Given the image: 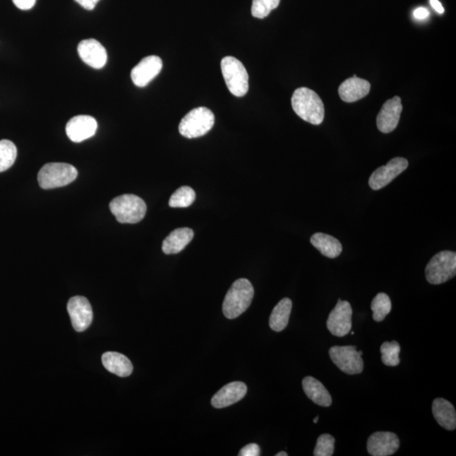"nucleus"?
I'll list each match as a JSON object with an SVG mask.
<instances>
[{
	"mask_svg": "<svg viewBox=\"0 0 456 456\" xmlns=\"http://www.w3.org/2000/svg\"><path fill=\"white\" fill-rule=\"evenodd\" d=\"M312 245L319 250L324 256L334 258L343 252V245L336 237L328 234L317 233L310 238Z\"/></svg>",
	"mask_w": 456,
	"mask_h": 456,
	"instance_id": "5701e85b",
	"label": "nucleus"
},
{
	"mask_svg": "<svg viewBox=\"0 0 456 456\" xmlns=\"http://www.w3.org/2000/svg\"><path fill=\"white\" fill-rule=\"evenodd\" d=\"M65 130L71 141L80 143L96 134L97 122L95 118L88 115H79L68 122Z\"/></svg>",
	"mask_w": 456,
	"mask_h": 456,
	"instance_id": "2eb2a0df",
	"label": "nucleus"
},
{
	"mask_svg": "<svg viewBox=\"0 0 456 456\" xmlns=\"http://www.w3.org/2000/svg\"><path fill=\"white\" fill-rule=\"evenodd\" d=\"M352 310L347 301L339 299L334 310L331 312L327 319V328L331 334L338 338H343L352 330Z\"/></svg>",
	"mask_w": 456,
	"mask_h": 456,
	"instance_id": "1a4fd4ad",
	"label": "nucleus"
},
{
	"mask_svg": "<svg viewBox=\"0 0 456 456\" xmlns=\"http://www.w3.org/2000/svg\"><path fill=\"white\" fill-rule=\"evenodd\" d=\"M382 361L386 366L396 367L400 364V344L397 342H385L380 347Z\"/></svg>",
	"mask_w": 456,
	"mask_h": 456,
	"instance_id": "cd10ccee",
	"label": "nucleus"
},
{
	"mask_svg": "<svg viewBox=\"0 0 456 456\" xmlns=\"http://www.w3.org/2000/svg\"><path fill=\"white\" fill-rule=\"evenodd\" d=\"M281 0H253L251 13L254 18L264 19L277 8Z\"/></svg>",
	"mask_w": 456,
	"mask_h": 456,
	"instance_id": "c85d7f7f",
	"label": "nucleus"
},
{
	"mask_svg": "<svg viewBox=\"0 0 456 456\" xmlns=\"http://www.w3.org/2000/svg\"><path fill=\"white\" fill-rule=\"evenodd\" d=\"M163 69V60L158 56H148L131 71V79L139 88H145L159 75Z\"/></svg>",
	"mask_w": 456,
	"mask_h": 456,
	"instance_id": "f8f14e48",
	"label": "nucleus"
},
{
	"mask_svg": "<svg viewBox=\"0 0 456 456\" xmlns=\"http://www.w3.org/2000/svg\"><path fill=\"white\" fill-rule=\"evenodd\" d=\"M318 422H319V417H316L314 419V422H315V423H317Z\"/></svg>",
	"mask_w": 456,
	"mask_h": 456,
	"instance_id": "e433bc0d",
	"label": "nucleus"
},
{
	"mask_svg": "<svg viewBox=\"0 0 456 456\" xmlns=\"http://www.w3.org/2000/svg\"><path fill=\"white\" fill-rule=\"evenodd\" d=\"M303 389L306 396L316 405L324 406V408L331 406L332 398L331 394L329 393L322 382L315 379V378L310 376L304 378Z\"/></svg>",
	"mask_w": 456,
	"mask_h": 456,
	"instance_id": "4be33fe9",
	"label": "nucleus"
},
{
	"mask_svg": "<svg viewBox=\"0 0 456 456\" xmlns=\"http://www.w3.org/2000/svg\"><path fill=\"white\" fill-rule=\"evenodd\" d=\"M75 1L83 7L84 9L92 11L96 7L97 4L99 2V0H75Z\"/></svg>",
	"mask_w": 456,
	"mask_h": 456,
	"instance_id": "473e14b6",
	"label": "nucleus"
},
{
	"mask_svg": "<svg viewBox=\"0 0 456 456\" xmlns=\"http://www.w3.org/2000/svg\"><path fill=\"white\" fill-rule=\"evenodd\" d=\"M12 1L16 7L22 11L31 10L36 4V0H12Z\"/></svg>",
	"mask_w": 456,
	"mask_h": 456,
	"instance_id": "2f4dec72",
	"label": "nucleus"
},
{
	"mask_svg": "<svg viewBox=\"0 0 456 456\" xmlns=\"http://www.w3.org/2000/svg\"><path fill=\"white\" fill-rule=\"evenodd\" d=\"M291 106L296 114L304 121L314 125H319L324 120L323 102L313 90L307 88L296 90L291 97Z\"/></svg>",
	"mask_w": 456,
	"mask_h": 456,
	"instance_id": "f257e3e1",
	"label": "nucleus"
},
{
	"mask_svg": "<svg viewBox=\"0 0 456 456\" xmlns=\"http://www.w3.org/2000/svg\"><path fill=\"white\" fill-rule=\"evenodd\" d=\"M371 85L366 80L361 79L356 75L343 82L338 92L342 100L346 102H354L361 99L371 92Z\"/></svg>",
	"mask_w": 456,
	"mask_h": 456,
	"instance_id": "a211bd4d",
	"label": "nucleus"
},
{
	"mask_svg": "<svg viewBox=\"0 0 456 456\" xmlns=\"http://www.w3.org/2000/svg\"><path fill=\"white\" fill-rule=\"evenodd\" d=\"M408 167V161L403 158L390 160L385 166H382L373 172L369 178V186L373 191H379L399 176Z\"/></svg>",
	"mask_w": 456,
	"mask_h": 456,
	"instance_id": "9d476101",
	"label": "nucleus"
},
{
	"mask_svg": "<svg viewBox=\"0 0 456 456\" xmlns=\"http://www.w3.org/2000/svg\"><path fill=\"white\" fill-rule=\"evenodd\" d=\"M276 455L277 456H287L289 455H287V453H286V452L282 451V452H279V453H277Z\"/></svg>",
	"mask_w": 456,
	"mask_h": 456,
	"instance_id": "c9c22d12",
	"label": "nucleus"
},
{
	"mask_svg": "<svg viewBox=\"0 0 456 456\" xmlns=\"http://www.w3.org/2000/svg\"><path fill=\"white\" fill-rule=\"evenodd\" d=\"M215 115L205 106L191 111L181 120L179 130L184 137L194 139L203 137L213 128Z\"/></svg>",
	"mask_w": 456,
	"mask_h": 456,
	"instance_id": "20e7f679",
	"label": "nucleus"
},
{
	"mask_svg": "<svg viewBox=\"0 0 456 456\" xmlns=\"http://www.w3.org/2000/svg\"><path fill=\"white\" fill-rule=\"evenodd\" d=\"M401 112L400 97H394L385 102L377 116V127L380 132L388 134L396 130L399 124Z\"/></svg>",
	"mask_w": 456,
	"mask_h": 456,
	"instance_id": "ddd939ff",
	"label": "nucleus"
},
{
	"mask_svg": "<svg viewBox=\"0 0 456 456\" xmlns=\"http://www.w3.org/2000/svg\"><path fill=\"white\" fill-rule=\"evenodd\" d=\"M330 357L340 371L347 375H359L364 371V360L355 346H335L330 349Z\"/></svg>",
	"mask_w": 456,
	"mask_h": 456,
	"instance_id": "6e6552de",
	"label": "nucleus"
},
{
	"mask_svg": "<svg viewBox=\"0 0 456 456\" xmlns=\"http://www.w3.org/2000/svg\"><path fill=\"white\" fill-rule=\"evenodd\" d=\"M431 6L434 8L435 11L438 14H443L445 12V9L441 5V3L438 0H430Z\"/></svg>",
	"mask_w": 456,
	"mask_h": 456,
	"instance_id": "f704fd0d",
	"label": "nucleus"
},
{
	"mask_svg": "<svg viewBox=\"0 0 456 456\" xmlns=\"http://www.w3.org/2000/svg\"><path fill=\"white\" fill-rule=\"evenodd\" d=\"M77 176L76 168L71 164L51 163L41 168L38 179L41 188L52 190L68 186L76 179Z\"/></svg>",
	"mask_w": 456,
	"mask_h": 456,
	"instance_id": "39448f33",
	"label": "nucleus"
},
{
	"mask_svg": "<svg viewBox=\"0 0 456 456\" xmlns=\"http://www.w3.org/2000/svg\"><path fill=\"white\" fill-rule=\"evenodd\" d=\"M335 438L331 434H324L320 435L317 439L314 455L315 456H331L334 454Z\"/></svg>",
	"mask_w": 456,
	"mask_h": 456,
	"instance_id": "c756f323",
	"label": "nucleus"
},
{
	"mask_svg": "<svg viewBox=\"0 0 456 456\" xmlns=\"http://www.w3.org/2000/svg\"><path fill=\"white\" fill-rule=\"evenodd\" d=\"M293 302L290 298H283L274 308L270 317V327L274 331L280 332L285 330L289 322Z\"/></svg>",
	"mask_w": 456,
	"mask_h": 456,
	"instance_id": "b1692460",
	"label": "nucleus"
},
{
	"mask_svg": "<svg viewBox=\"0 0 456 456\" xmlns=\"http://www.w3.org/2000/svg\"><path fill=\"white\" fill-rule=\"evenodd\" d=\"M432 410L434 418L443 429L450 431L455 429V409L449 401L443 399V398H437L433 402Z\"/></svg>",
	"mask_w": 456,
	"mask_h": 456,
	"instance_id": "412c9836",
	"label": "nucleus"
},
{
	"mask_svg": "<svg viewBox=\"0 0 456 456\" xmlns=\"http://www.w3.org/2000/svg\"><path fill=\"white\" fill-rule=\"evenodd\" d=\"M261 455V449L256 443H249L240 450V456H258Z\"/></svg>",
	"mask_w": 456,
	"mask_h": 456,
	"instance_id": "7c9ffc66",
	"label": "nucleus"
},
{
	"mask_svg": "<svg viewBox=\"0 0 456 456\" xmlns=\"http://www.w3.org/2000/svg\"><path fill=\"white\" fill-rule=\"evenodd\" d=\"M221 72L230 92L233 95L242 97L249 90V75L247 71L236 57H225L221 62Z\"/></svg>",
	"mask_w": 456,
	"mask_h": 456,
	"instance_id": "0eeeda50",
	"label": "nucleus"
},
{
	"mask_svg": "<svg viewBox=\"0 0 456 456\" xmlns=\"http://www.w3.org/2000/svg\"><path fill=\"white\" fill-rule=\"evenodd\" d=\"M392 304L387 294L380 293L376 295L371 303L373 318L377 322H383L386 316L392 311Z\"/></svg>",
	"mask_w": 456,
	"mask_h": 456,
	"instance_id": "a878e982",
	"label": "nucleus"
},
{
	"mask_svg": "<svg viewBox=\"0 0 456 456\" xmlns=\"http://www.w3.org/2000/svg\"><path fill=\"white\" fill-rule=\"evenodd\" d=\"M67 310L72 326L77 332H83L88 329L93 320L92 306L88 299L76 296L69 299Z\"/></svg>",
	"mask_w": 456,
	"mask_h": 456,
	"instance_id": "9b49d317",
	"label": "nucleus"
},
{
	"mask_svg": "<svg viewBox=\"0 0 456 456\" xmlns=\"http://www.w3.org/2000/svg\"><path fill=\"white\" fill-rule=\"evenodd\" d=\"M194 237V231L188 228H177L163 242V251L166 254H176L183 251Z\"/></svg>",
	"mask_w": 456,
	"mask_h": 456,
	"instance_id": "6ab92c4d",
	"label": "nucleus"
},
{
	"mask_svg": "<svg viewBox=\"0 0 456 456\" xmlns=\"http://www.w3.org/2000/svg\"><path fill=\"white\" fill-rule=\"evenodd\" d=\"M413 15L417 20H425L429 18V11L427 10L426 8H417V9L415 10L413 12Z\"/></svg>",
	"mask_w": 456,
	"mask_h": 456,
	"instance_id": "72a5a7b5",
	"label": "nucleus"
},
{
	"mask_svg": "<svg viewBox=\"0 0 456 456\" xmlns=\"http://www.w3.org/2000/svg\"><path fill=\"white\" fill-rule=\"evenodd\" d=\"M247 394V386L242 382L237 381L226 385L217 392L212 400L215 408H224L237 403Z\"/></svg>",
	"mask_w": 456,
	"mask_h": 456,
	"instance_id": "f3484780",
	"label": "nucleus"
},
{
	"mask_svg": "<svg viewBox=\"0 0 456 456\" xmlns=\"http://www.w3.org/2000/svg\"><path fill=\"white\" fill-rule=\"evenodd\" d=\"M196 198L195 192L188 186L180 187L170 200V207L172 208H186L195 202Z\"/></svg>",
	"mask_w": 456,
	"mask_h": 456,
	"instance_id": "bb28decb",
	"label": "nucleus"
},
{
	"mask_svg": "<svg viewBox=\"0 0 456 456\" xmlns=\"http://www.w3.org/2000/svg\"><path fill=\"white\" fill-rule=\"evenodd\" d=\"M456 254L445 250L435 254L425 268L427 281L430 284L439 285L455 277Z\"/></svg>",
	"mask_w": 456,
	"mask_h": 456,
	"instance_id": "423d86ee",
	"label": "nucleus"
},
{
	"mask_svg": "<svg viewBox=\"0 0 456 456\" xmlns=\"http://www.w3.org/2000/svg\"><path fill=\"white\" fill-rule=\"evenodd\" d=\"M18 158V148L9 139L0 141V172H5L12 166Z\"/></svg>",
	"mask_w": 456,
	"mask_h": 456,
	"instance_id": "393cba45",
	"label": "nucleus"
},
{
	"mask_svg": "<svg viewBox=\"0 0 456 456\" xmlns=\"http://www.w3.org/2000/svg\"><path fill=\"white\" fill-rule=\"evenodd\" d=\"M102 364L106 371L118 377H128L133 372V365L130 360L121 353L108 352L102 357Z\"/></svg>",
	"mask_w": 456,
	"mask_h": 456,
	"instance_id": "aec40b11",
	"label": "nucleus"
},
{
	"mask_svg": "<svg viewBox=\"0 0 456 456\" xmlns=\"http://www.w3.org/2000/svg\"><path fill=\"white\" fill-rule=\"evenodd\" d=\"M77 50L82 61L93 69L104 68L108 60L105 48L96 39L81 41Z\"/></svg>",
	"mask_w": 456,
	"mask_h": 456,
	"instance_id": "4468645a",
	"label": "nucleus"
},
{
	"mask_svg": "<svg viewBox=\"0 0 456 456\" xmlns=\"http://www.w3.org/2000/svg\"><path fill=\"white\" fill-rule=\"evenodd\" d=\"M254 295V287L247 279H238L228 290L223 302V314L228 319H236L249 309Z\"/></svg>",
	"mask_w": 456,
	"mask_h": 456,
	"instance_id": "f03ea898",
	"label": "nucleus"
},
{
	"mask_svg": "<svg viewBox=\"0 0 456 456\" xmlns=\"http://www.w3.org/2000/svg\"><path fill=\"white\" fill-rule=\"evenodd\" d=\"M400 441L396 434L390 432H376L368 439L367 449L373 456L392 455L399 449Z\"/></svg>",
	"mask_w": 456,
	"mask_h": 456,
	"instance_id": "dca6fc26",
	"label": "nucleus"
},
{
	"mask_svg": "<svg viewBox=\"0 0 456 456\" xmlns=\"http://www.w3.org/2000/svg\"><path fill=\"white\" fill-rule=\"evenodd\" d=\"M110 211L118 223L135 224L142 221L146 214L147 207L141 197L134 195H123L111 201Z\"/></svg>",
	"mask_w": 456,
	"mask_h": 456,
	"instance_id": "7ed1b4c3",
	"label": "nucleus"
}]
</instances>
